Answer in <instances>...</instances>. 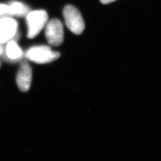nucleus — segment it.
Masks as SVG:
<instances>
[{"label":"nucleus","instance_id":"obj_1","mask_svg":"<svg viewBox=\"0 0 161 161\" xmlns=\"http://www.w3.org/2000/svg\"><path fill=\"white\" fill-rule=\"evenodd\" d=\"M59 52L52 51L47 46L32 47L25 53V58L37 64L51 63L60 58Z\"/></svg>","mask_w":161,"mask_h":161},{"label":"nucleus","instance_id":"obj_2","mask_svg":"<svg viewBox=\"0 0 161 161\" xmlns=\"http://www.w3.org/2000/svg\"><path fill=\"white\" fill-rule=\"evenodd\" d=\"M48 14L44 10L29 12L26 15L28 38L32 39L40 33L48 22Z\"/></svg>","mask_w":161,"mask_h":161},{"label":"nucleus","instance_id":"obj_3","mask_svg":"<svg viewBox=\"0 0 161 161\" xmlns=\"http://www.w3.org/2000/svg\"><path fill=\"white\" fill-rule=\"evenodd\" d=\"M64 16L66 26L69 30L76 35H80L85 29V23L80 12L71 5L65 6L64 10Z\"/></svg>","mask_w":161,"mask_h":161},{"label":"nucleus","instance_id":"obj_4","mask_svg":"<svg viewBox=\"0 0 161 161\" xmlns=\"http://www.w3.org/2000/svg\"><path fill=\"white\" fill-rule=\"evenodd\" d=\"M45 34L48 42L52 46H60L64 40V26L58 19H52L46 25Z\"/></svg>","mask_w":161,"mask_h":161},{"label":"nucleus","instance_id":"obj_5","mask_svg":"<svg viewBox=\"0 0 161 161\" xmlns=\"http://www.w3.org/2000/svg\"><path fill=\"white\" fill-rule=\"evenodd\" d=\"M18 23L8 16L0 18V43L6 44L17 36Z\"/></svg>","mask_w":161,"mask_h":161},{"label":"nucleus","instance_id":"obj_6","mask_svg":"<svg viewBox=\"0 0 161 161\" xmlns=\"http://www.w3.org/2000/svg\"><path fill=\"white\" fill-rule=\"evenodd\" d=\"M32 77L31 67L27 62L23 61L19 67L16 76V82L19 90L23 92H28L31 87Z\"/></svg>","mask_w":161,"mask_h":161},{"label":"nucleus","instance_id":"obj_7","mask_svg":"<svg viewBox=\"0 0 161 161\" xmlns=\"http://www.w3.org/2000/svg\"><path fill=\"white\" fill-rule=\"evenodd\" d=\"M22 55L23 52L22 49L18 46L14 40H12L7 42L5 52L3 55L6 60L7 59V60L11 62H15L19 61L22 57Z\"/></svg>","mask_w":161,"mask_h":161},{"label":"nucleus","instance_id":"obj_8","mask_svg":"<svg viewBox=\"0 0 161 161\" xmlns=\"http://www.w3.org/2000/svg\"><path fill=\"white\" fill-rule=\"evenodd\" d=\"M8 6L7 16H16L18 17L26 16L30 12L29 7L22 3L18 1H12Z\"/></svg>","mask_w":161,"mask_h":161},{"label":"nucleus","instance_id":"obj_9","mask_svg":"<svg viewBox=\"0 0 161 161\" xmlns=\"http://www.w3.org/2000/svg\"><path fill=\"white\" fill-rule=\"evenodd\" d=\"M8 6L4 4H0V16H6L8 12Z\"/></svg>","mask_w":161,"mask_h":161},{"label":"nucleus","instance_id":"obj_10","mask_svg":"<svg viewBox=\"0 0 161 161\" xmlns=\"http://www.w3.org/2000/svg\"><path fill=\"white\" fill-rule=\"evenodd\" d=\"M5 52V47L4 46V44L0 43V57L3 56Z\"/></svg>","mask_w":161,"mask_h":161},{"label":"nucleus","instance_id":"obj_11","mask_svg":"<svg viewBox=\"0 0 161 161\" xmlns=\"http://www.w3.org/2000/svg\"><path fill=\"white\" fill-rule=\"evenodd\" d=\"M115 1H116V0H100L101 3H102V4H109V3H111L114 2Z\"/></svg>","mask_w":161,"mask_h":161},{"label":"nucleus","instance_id":"obj_12","mask_svg":"<svg viewBox=\"0 0 161 161\" xmlns=\"http://www.w3.org/2000/svg\"><path fill=\"white\" fill-rule=\"evenodd\" d=\"M0 66H1V63H0Z\"/></svg>","mask_w":161,"mask_h":161}]
</instances>
